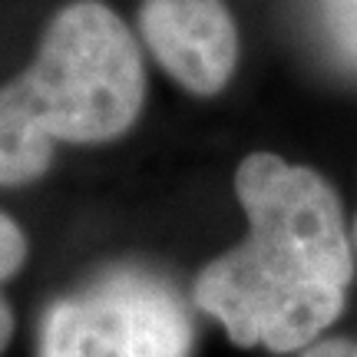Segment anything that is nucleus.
<instances>
[{"mask_svg":"<svg viewBox=\"0 0 357 357\" xmlns=\"http://www.w3.org/2000/svg\"><path fill=\"white\" fill-rule=\"evenodd\" d=\"M248 238L195 278V305L242 347L305 351L344 311L354 278L344 212L328 178L275 153L235 172Z\"/></svg>","mask_w":357,"mask_h":357,"instance_id":"1","label":"nucleus"},{"mask_svg":"<svg viewBox=\"0 0 357 357\" xmlns=\"http://www.w3.org/2000/svg\"><path fill=\"white\" fill-rule=\"evenodd\" d=\"M26 255V242H24V231L13 225L7 215H0V281H7L24 265Z\"/></svg>","mask_w":357,"mask_h":357,"instance_id":"6","label":"nucleus"},{"mask_svg":"<svg viewBox=\"0 0 357 357\" xmlns=\"http://www.w3.org/2000/svg\"><path fill=\"white\" fill-rule=\"evenodd\" d=\"M192 324L162 281L116 271L47 311L40 357H189Z\"/></svg>","mask_w":357,"mask_h":357,"instance_id":"3","label":"nucleus"},{"mask_svg":"<svg viewBox=\"0 0 357 357\" xmlns=\"http://www.w3.org/2000/svg\"><path fill=\"white\" fill-rule=\"evenodd\" d=\"M139 30L162 70L199 96L218 93L238 63L235 20L222 0H146Z\"/></svg>","mask_w":357,"mask_h":357,"instance_id":"4","label":"nucleus"},{"mask_svg":"<svg viewBox=\"0 0 357 357\" xmlns=\"http://www.w3.org/2000/svg\"><path fill=\"white\" fill-rule=\"evenodd\" d=\"M10 334H13V314H10V305L0 298V354L3 347L10 344Z\"/></svg>","mask_w":357,"mask_h":357,"instance_id":"8","label":"nucleus"},{"mask_svg":"<svg viewBox=\"0 0 357 357\" xmlns=\"http://www.w3.org/2000/svg\"><path fill=\"white\" fill-rule=\"evenodd\" d=\"M354 245H357V222H354Z\"/></svg>","mask_w":357,"mask_h":357,"instance_id":"9","label":"nucleus"},{"mask_svg":"<svg viewBox=\"0 0 357 357\" xmlns=\"http://www.w3.org/2000/svg\"><path fill=\"white\" fill-rule=\"evenodd\" d=\"M142 96V56L126 24L96 0L63 7L30 70L0 86V185L43 176L53 142L116 139Z\"/></svg>","mask_w":357,"mask_h":357,"instance_id":"2","label":"nucleus"},{"mask_svg":"<svg viewBox=\"0 0 357 357\" xmlns=\"http://www.w3.org/2000/svg\"><path fill=\"white\" fill-rule=\"evenodd\" d=\"M314 17L337 63L357 73V0H314Z\"/></svg>","mask_w":357,"mask_h":357,"instance_id":"5","label":"nucleus"},{"mask_svg":"<svg viewBox=\"0 0 357 357\" xmlns=\"http://www.w3.org/2000/svg\"><path fill=\"white\" fill-rule=\"evenodd\" d=\"M301 357H357V341L351 337H328V341H314L301 351Z\"/></svg>","mask_w":357,"mask_h":357,"instance_id":"7","label":"nucleus"}]
</instances>
